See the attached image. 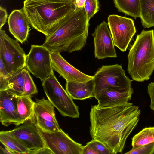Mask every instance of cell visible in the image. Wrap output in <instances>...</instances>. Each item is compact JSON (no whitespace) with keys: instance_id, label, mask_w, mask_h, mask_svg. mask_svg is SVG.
<instances>
[{"instance_id":"18","label":"cell","mask_w":154,"mask_h":154,"mask_svg":"<svg viewBox=\"0 0 154 154\" xmlns=\"http://www.w3.org/2000/svg\"><path fill=\"white\" fill-rule=\"evenodd\" d=\"M66 90L73 99L83 100L94 97L93 79L84 83L66 81Z\"/></svg>"},{"instance_id":"11","label":"cell","mask_w":154,"mask_h":154,"mask_svg":"<svg viewBox=\"0 0 154 154\" xmlns=\"http://www.w3.org/2000/svg\"><path fill=\"white\" fill-rule=\"evenodd\" d=\"M5 131L30 150H36L46 146L33 117L14 129Z\"/></svg>"},{"instance_id":"7","label":"cell","mask_w":154,"mask_h":154,"mask_svg":"<svg viewBox=\"0 0 154 154\" xmlns=\"http://www.w3.org/2000/svg\"><path fill=\"white\" fill-rule=\"evenodd\" d=\"M26 57L17 41L0 29V60L7 72L12 75L26 67Z\"/></svg>"},{"instance_id":"37","label":"cell","mask_w":154,"mask_h":154,"mask_svg":"<svg viewBox=\"0 0 154 154\" xmlns=\"http://www.w3.org/2000/svg\"></svg>"},{"instance_id":"8","label":"cell","mask_w":154,"mask_h":154,"mask_svg":"<svg viewBox=\"0 0 154 154\" xmlns=\"http://www.w3.org/2000/svg\"><path fill=\"white\" fill-rule=\"evenodd\" d=\"M108 25L115 46L123 52L125 51L136 32L134 20L112 14L108 17Z\"/></svg>"},{"instance_id":"6","label":"cell","mask_w":154,"mask_h":154,"mask_svg":"<svg viewBox=\"0 0 154 154\" xmlns=\"http://www.w3.org/2000/svg\"><path fill=\"white\" fill-rule=\"evenodd\" d=\"M42 84L48 99L62 116L72 118L79 117L78 106L59 82L54 72Z\"/></svg>"},{"instance_id":"19","label":"cell","mask_w":154,"mask_h":154,"mask_svg":"<svg viewBox=\"0 0 154 154\" xmlns=\"http://www.w3.org/2000/svg\"><path fill=\"white\" fill-rule=\"evenodd\" d=\"M24 68L12 75L7 90L18 96H23L28 69Z\"/></svg>"},{"instance_id":"35","label":"cell","mask_w":154,"mask_h":154,"mask_svg":"<svg viewBox=\"0 0 154 154\" xmlns=\"http://www.w3.org/2000/svg\"><path fill=\"white\" fill-rule=\"evenodd\" d=\"M4 148L0 146V153L1 154H14V153L7 147L4 146Z\"/></svg>"},{"instance_id":"25","label":"cell","mask_w":154,"mask_h":154,"mask_svg":"<svg viewBox=\"0 0 154 154\" xmlns=\"http://www.w3.org/2000/svg\"><path fill=\"white\" fill-rule=\"evenodd\" d=\"M98 0H86L84 8L86 12L88 20L97 13L99 10Z\"/></svg>"},{"instance_id":"3","label":"cell","mask_w":154,"mask_h":154,"mask_svg":"<svg viewBox=\"0 0 154 154\" xmlns=\"http://www.w3.org/2000/svg\"><path fill=\"white\" fill-rule=\"evenodd\" d=\"M23 9L30 24L46 37L75 10L73 4L65 0H25Z\"/></svg>"},{"instance_id":"26","label":"cell","mask_w":154,"mask_h":154,"mask_svg":"<svg viewBox=\"0 0 154 154\" xmlns=\"http://www.w3.org/2000/svg\"><path fill=\"white\" fill-rule=\"evenodd\" d=\"M38 92L37 87L29 70L27 72L23 96H31Z\"/></svg>"},{"instance_id":"34","label":"cell","mask_w":154,"mask_h":154,"mask_svg":"<svg viewBox=\"0 0 154 154\" xmlns=\"http://www.w3.org/2000/svg\"><path fill=\"white\" fill-rule=\"evenodd\" d=\"M86 0H75L73 3L75 9L84 8Z\"/></svg>"},{"instance_id":"4","label":"cell","mask_w":154,"mask_h":154,"mask_svg":"<svg viewBox=\"0 0 154 154\" xmlns=\"http://www.w3.org/2000/svg\"><path fill=\"white\" fill-rule=\"evenodd\" d=\"M128 58L127 70L133 80L149 79L154 70V30H143L138 35Z\"/></svg>"},{"instance_id":"32","label":"cell","mask_w":154,"mask_h":154,"mask_svg":"<svg viewBox=\"0 0 154 154\" xmlns=\"http://www.w3.org/2000/svg\"><path fill=\"white\" fill-rule=\"evenodd\" d=\"M53 154L52 151L48 147H44L36 150H30L29 154Z\"/></svg>"},{"instance_id":"29","label":"cell","mask_w":154,"mask_h":154,"mask_svg":"<svg viewBox=\"0 0 154 154\" xmlns=\"http://www.w3.org/2000/svg\"><path fill=\"white\" fill-rule=\"evenodd\" d=\"M87 143L94 148L100 154H112L105 145L98 140L92 139Z\"/></svg>"},{"instance_id":"22","label":"cell","mask_w":154,"mask_h":154,"mask_svg":"<svg viewBox=\"0 0 154 154\" xmlns=\"http://www.w3.org/2000/svg\"><path fill=\"white\" fill-rule=\"evenodd\" d=\"M118 11L136 19L140 17V0H113Z\"/></svg>"},{"instance_id":"10","label":"cell","mask_w":154,"mask_h":154,"mask_svg":"<svg viewBox=\"0 0 154 154\" xmlns=\"http://www.w3.org/2000/svg\"><path fill=\"white\" fill-rule=\"evenodd\" d=\"M38 127L46 146L53 154H82V145L73 140L61 129L50 132Z\"/></svg>"},{"instance_id":"31","label":"cell","mask_w":154,"mask_h":154,"mask_svg":"<svg viewBox=\"0 0 154 154\" xmlns=\"http://www.w3.org/2000/svg\"><path fill=\"white\" fill-rule=\"evenodd\" d=\"M8 14L5 9L0 7V29L5 24L7 21Z\"/></svg>"},{"instance_id":"9","label":"cell","mask_w":154,"mask_h":154,"mask_svg":"<svg viewBox=\"0 0 154 154\" xmlns=\"http://www.w3.org/2000/svg\"><path fill=\"white\" fill-rule=\"evenodd\" d=\"M51 52L42 45H32L26 55V67L42 83L53 72Z\"/></svg>"},{"instance_id":"21","label":"cell","mask_w":154,"mask_h":154,"mask_svg":"<svg viewBox=\"0 0 154 154\" xmlns=\"http://www.w3.org/2000/svg\"><path fill=\"white\" fill-rule=\"evenodd\" d=\"M140 16L144 28L154 26V0H140Z\"/></svg>"},{"instance_id":"12","label":"cell","mask_w":154,"mask_h":154,"mask_svg":"<svg viewBox=\"0 0 154 154\" xmlns=\"http://www.w3.org/2000/svg\"><path fill=\"white\" fill-rule=\"evenodd\" d=\"M54 107L48 99H35L33 117L38 126L45 131L54 132L60 129L55 117Z\"/></svg>"},{"instance_id":"1","label":"cell","mask_w":154,"mask_h":154,"mask_svg":"<svg viewBox=\"0 0 154 154\" xmlns=\"http://www.w3.org/2000/svg\"><path fill=\"white\" fill-rule=\"evenodd\" d=\"M140 113L139 107L129 102L112 107L92 106L89 114L91 138L103 143L112 154L122 153Z\"/></svg>"},{"instance_id":"30","label":"cell","mask_w":154,"mask_h":154,"mask_svg":"<svg viewBox=\"0 0 154 154\" xmlns=\"http://www.w3.org/2000/svg\"><path fill=\"white\" fill-rule=\"evenodd\" d=\"M147 93L150 100V107L154 111V82H151L148 84Z\"/></svg>"},{"instance_id":"14","label":"cell","mask_w":154,"mask_h":154,"mask_svg":"<svg viewBox=\"0 0 154 154\" xmlns=\"http://www.w3.org/2000/svg\"><path fill=\"white\" fill-rule=\"evenodd\" d=\"M53 69L58 72L66 81L84 83L92 80L93 76L86 75L75 68L62 56L60 52H51Z\"/></svg>"},{"instance_id":"36","label":"cell","mask_w":154,"mask_h":154,"mask_svg":"<svg viewBox=\"0 0 154 154\" xmlns=\"http://www.w3.org/2000/svg\"><path fill=\"white\" fill-rule=\"evenodd\" d=\"M68 1H69V2H71V3L73 4L74 2L75 1V0H65Z\"/></svg>"},{"instance_id":"23","label":"cell","mask_w":154,"mask_h":154,"mask_svg":"<svg viewBox=\"0 0 154 154\" xmlns=\"http://www.w3.org/2000/svg\"><path fill=\"white\" fill-rule=\"evenodd\" d=\"M0 141L14 154H29L30 150L16 138L6 133L0 132Z\"/></svg>"},{"instance_id":"13","label":"cell","mask_w":154,"mask_h":154,"mask_svg":"<svg viewBox=\"0 0 154 154\" xmlns=\"http://www.w3.org/2000/svg\"><path fill=\"white\" fill-rule=\"evenodd\" d=\"M94 43V55L98 59L116 58L117 54L108 24L103 21L95 28L92 34Z\"/></svg>"},{"instance_id":"5","label":"cell","mask_w":154,"mask_h":154,"mask_svg":"<svg viewBox=\"0 0 154 154\" xmlns=\"http://www.w3.org/2000/svg\"><path fill=\"white\" fill-rule=\"evenodd\" d=\"M93 80L95 98L107 88L122 92L133 91L132 80L126 75L120 65H103L95 72Z\"/></svg>"},{"instance_id":"2","label":"cell","mask_w":154,"mask_h":154,"mask_svg":"<svg viewBox=\"0 0 154 154\" xmlns=\"http://www.w3.org/2000/svg\"><path fill=\"white\" fill-rule=\"evenodd\" d=\"M89 21L84 8L75 9L68 14L42 45L51 52L71 53L81 50L86 44Z\"/></svg>"},{"instance_id":"33","label":"cell","mask_w":154,"mask_h":154,"mask_svg":"<svg viewBox=\"0 0 154 154\" xmlns=\"http://www.w3.org/2000/svg\"><path fill=\"white\" fill-rule=\"evenodd\" d=\"M82 154H100L91 146L86 143V145L83 146Z\"/></svg>"},{"instance_id":"24","label":"cell","mask_w":154,"mask_h":154,"mask_svg":"<svg viewBox=\"0 0 154 154\" xmlns=\"http://www.w3.org/2000/svg\"><path fill=\"white\" fill-rule=\"evenodd\" d=\"M154 142V127H146L132 138V149Z\"/></svg>"},{"instance_id":"28","label":"cell","mask_w":154,"mask_h":154,"mask_svg":"<svg viewBox=\"0 0 154 154\" xmlns=\"http://www.w3.org/2000/svg\"><path fill=\"white\" fill-rule=\"evenodd\" d=\"M154 153V142L143 145L135 149H131L125 153L127 154H153Z\"/></svg>"},{"instance_id":"15","label":"cell","mask_w":154,"mask_h":154,"mask_svg":"<svg viewBox=\"0 0 154 154\" xmlns=\"http://www.w3.org/2000/svg\"><path fill=\"white\" fill-rule=\"evenodd\" d=\"M18 97L7 90L0 91V121L5 126L20 125L17 112Z\"/></svg>"},{"instance_id":"17","label":"cell","mask_w":154,"mask_h":154,"mask_svg":"<svg viewBox=\"0 0 154 154\" xmlns=\"http://www.w3.org/2000/svg\"><path fill=\"white\" fill-rule=\"evenodd\" d=\"M133 91L122 92L112 88L103 91L95 98L99 107L115 106L126 104L131 100Z\"/></svg>"},{"instance_id":"20","label":"cell","mask_w":154,"mask_h":154,"mask_svg":"<svg viewBox=\"0 0 154 154\" xmlns=\"http://www.w3.org/2000/svg\"><path fill=\"white\" fill-rule=\"evenodd\" d=\"M34 103L31 96H18L17 112L20 125L33 117Z\"/></svg>"},{"instance_id":"16","label":"cell","mask_w":154,"mask_h":154,"mask_svg":"<svg viewBox=\"0 0 154 154\" xmlns=\"http://www.w3.org/2000/svg\"><path fill=\"white\" fill-rule=\"evenodd\" d=\"M9 30L16 39L21 44L27 40L29 23L23 8L13 11L8 18Z\"/></svg>"},{"instance_id":"27","label":"cell","mask_w":154,"mask_h":154,"mask_svg":"<svg viewBox=\"0 0 154 154\" xmlns=\"http://www.w3.org/2000/svg\"><path fill=\"white\" fill-rule=\"evenodd\" d=\"M11 76L7 72L0 60V91L7 89L9 81Z\"/></svg>"}]
</instances>
